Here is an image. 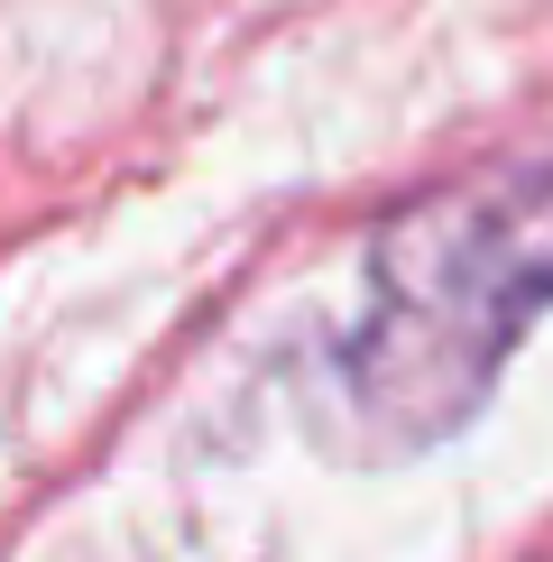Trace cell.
<instances>
[{
  "mask_svg": "<svg viewBox=\"0 0 553 562\" xmlns=\"http://www.w3.org/2000/svg\"><path fill=\"white\" fill-rule=\"evenodd\" d=\"M535 323H553V138L425 184L369 231L360 314L323 379L369 461H406L489 406Z\"/></svg>",
  "mask_w": 553,
  "mask_h": 562,
  "instance_id": "cell-1",
  "label": "cell"
}]
</instances>
